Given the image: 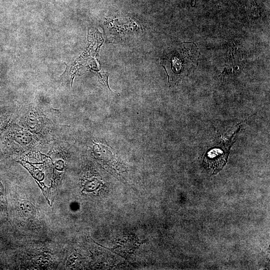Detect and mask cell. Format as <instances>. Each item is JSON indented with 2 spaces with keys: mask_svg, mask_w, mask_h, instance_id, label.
<instances>
[{
  "mask_svg": "<svg viewBox=\"0 0 270 270\" xmlns=\"http://www.w3.org/2000/svg\"><path fill=\"white\" fill-rule=\"evenodd\" d=\"M227 156V152L225 153L219 148L214 149L205 158V164L209 170L216 173L224 166Z\"/></svg>",
  "mask_w": 270,
  "mask_h": 270,
  "instance_id": "cell-1",
  "label": "cell"
},
{
  "mask_svg": "<svg viewBox=\"0 0 270 270\" xmlns=\"http://www.w3.org/2000/svg\"><path fill=\"white\" fill-rule=\"evenodd\" d=\"M20 208L22 214L28 218L34 217L36 214L35 207L28 200H23L20 204Z\"/></svg>",
  "mask_w": 270,
  "mask_h": 270,
  "instance_id": "cell-2",
  "label": "cell"
},
{
  "mask_svg": "<svg viewBox=\"0 0 270 270\" xmlns=\"http://www.w3.org/2000/svg\"><path fill=\"white\" fill-rule=\"evenodd\" d=\"M98 184L96 180L90 181L86 184L85 189L88 191H92L98 187Z\"/></svg>",
  "mask_w": 270,
  "mask_h": 270,
  "instance_id": "cell-3",
  "label": "cell"
},
{
  "mask_svg": "<svg viewBox=\"0 0 270 270\" xmlns=\"http://www.w3.org/2000/svg\"><path fill=\"white\" fill-rule=\"evenodd\" d=\"M40 186L42 190L43 193L46 198L47 200H48L50 198V196H51L50 190L47 187H46L43 184H42L41 186L40 185Z\"/></svg>",
  "mask_w": 270,
  "mask_h": 270,
  "instance_id": "cell-4",
  "label": "cell"
},
{
  "mask_svg": "<svg viewBox=\"0 0 270 270\" xmlns=\"http://www.w3.org/2000/svg\"><path fill=\"white\" fill-rule=\"evenodd\" d=\"M56 168L58 170H62L64 168V162L62 160L58 161L56 163Z\"/></svg>",
  "mask_w": 270,
  "mask_h": 270,
  "instance_id": "cell-5",
  "label": "cell"
},
{
  "mask_svg": "<svg viewBox=\"0 0 270 270\" xmlns=\"http://www.w3.org/2000/svg\"><path fill=\"white\" fill-rule=\"evenodd\" d=\"M3 192V186L0 182V194H2Z\"/></svg>",
  "mask_w": 270,
  "mask_h": 270,
  "instance_id": "cell-6",
  "label": "cell"
}]
</instances>
